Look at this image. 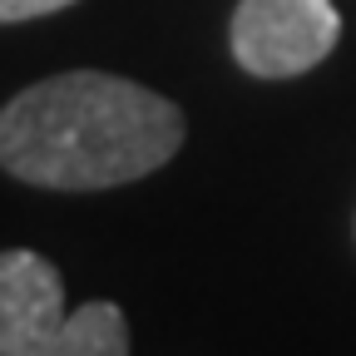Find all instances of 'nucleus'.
<instances>
[{
	"label": "nucleus",
	"mask_w": 356,
	"mask_h": 356,
	"mask_svg": "<svg viewBox=\"0 0 356 356\" xmlns=\"http://www.w3.org/2000/svg\"><path fill=\"white\" fill-rule=\"evenodd\" d=\"M184 134V109L159 89L65 70L0 104V168L30 188L99 193L163 168Z\"/></svg>",
	"instance_id": "f257e3e1"
},
{
	"label": "nucleus",
	"mask_w": 356,
	"mask_h": 356,
	"mask_svg": "<svg viewBox=\"0 0 356 356\" xmlns=\"http://www.w3.org/2000/svg\"><path fill=\"white\" fill-rule=\"evenodd\" d=\"M341 40V10L332 0H238L228 50L238 70L257 79H297L317 70Z\"/></svg>",
	"instance_id": "f03ea898"
},
{
	"label": "nucleus",
	"mask_w": 356,
	"mask_h": 356,
	"mask_svg": "<svg viewBox=\"0 0 356 356\" xmlns=\"http://www.w3.org/2000/svg\"><path fill=\"white\" fill-rule=\"evenodd\" d=\"M70 317L65 277L30 248L0 252V356H35Z\"/></svg>",
	"instance_id": "7ed1b4c3"
},
{
	"label": "nucleus",
	"mask_w": 356,
	"mask_h": 356,
	"mask_svg": "<svg viewBox=\"0 0 356 356\" xmlns=\"http://www.w3.org/2000/svg\"><path fill=\"white\" fill-rule=\"evenodd\" d=\"M35 356H129V317H124V307H114V302L70 307L65 327Z\"/></svg>",
	"instance_id": "20e7f679"
},
{
	"label": "nucleus",
	"mask_w": 356,
	"mask_h": 356,
	"mask_svg": "<svg viewBox=\"0 0 356 356\" xmlns=\"http://www.w3.org/2000/svg\"><path fill=\"white\" fill-rule=\"evenodd\" d=\"M79 0H0V25H20V20H40V15H55L70 10Z\"/></svg>",
	"instance_id": "39448f33"
}]
</instances>
